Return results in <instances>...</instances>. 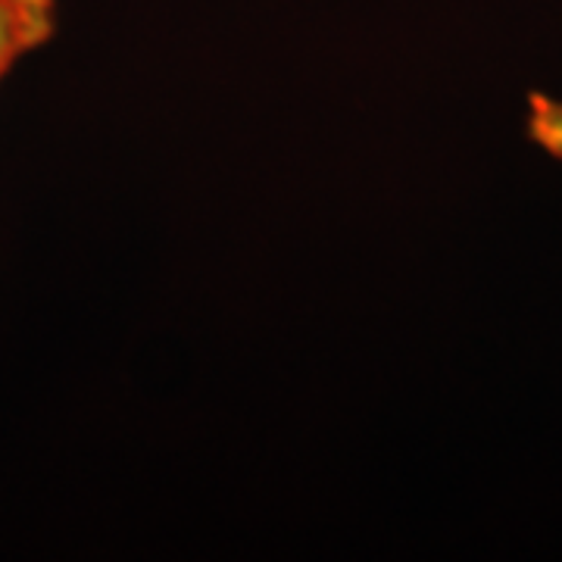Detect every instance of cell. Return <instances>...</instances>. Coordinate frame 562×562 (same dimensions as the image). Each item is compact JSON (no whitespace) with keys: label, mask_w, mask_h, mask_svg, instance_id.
Here are the masks:
<instances>
[{"label":"cell","mask_w":562,"mask_h":562,"mask_svg":"<svg viewBox=\"0 0 562 562\" xmlns=\"http://www.w3.org/2000/svg\"><path fill=\"white\" fill-rule=\"evenodd\" d=\"M57 0H0V81L57 35Z\"/></svg>","instance_id":"1"},{"label":"cell","mask_w":562,"mask_h":562,"mask_svg":"<svg viewBox=\"0 0 562 562\" xmlns=\"http://www.w3.org/2000/svg\"><path fill=\"white\" fill-rule=\"evenodd\" d=\"M531 138L541 144L547 154L562 160V103L535 94L531 98V120H528Z\"/></svg>","instance_id":"2"}]
</instances>
